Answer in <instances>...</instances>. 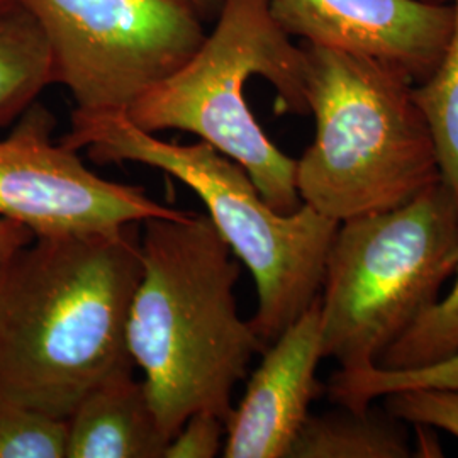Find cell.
<instances>
[{
	"instance_id": "9c48e42d",
	"label": "cell",
	"mask_w": 458,
	"mask_h": 458,
	"mask_svg": "<svg viewBox=\"0 0 458 458\" xmlns=\"http://www.w3.org/2000/svg\"><path fill=\"white\" fill-rule=\"evenodd\" d=\"M284 31L308 45L367 56L423 82L452 31L450 2L268 0Z\"/></svg>"
},
{
	"instance_id": "4fadbf2b",
	"label": "cell",
	"mask_w": 458,
	"mask_h": 458,
	"mask_svg": "<svg viewBox=\"0 0 458 458\" xmlns=\"http://www.w3.org/2000/svg\"><path fill=\"white\" fill-rule=\"evenodd\" d=\"M306 420L287 458H408L411 443L404 423L391 412L340 406Z\"/></svg>"
},
{
	"instance_id": "8992f818",
	"label": "cell",
	"mask_w": 458,
	"mask_h": 458,
	"mask_svg": "<svg viewBox=\"0 0 458 458\" xmlns=\"http://www.w3.org/2000/svg\"><path fill=\"white\" fill-rule=\"evenodd\" d=\"M457 263V208L442 182L340 223L318 295L323 359L344 370L377 365L440 299Z\"/></svg>"
},
{
	"instance_id": "d6986e66",
	"label": "cell",
	"mask_w": 458,
	"mask_h": 458,
	"mask_svg": "<svg viewBox=\"0 0 458 458\" xmlns=\"http://www.w3.org/2000/svg\"><path fill=\"white\" fill-rule=\"evenodd\" d=\"M226 421L211 411L191 414L170 438L164 458H214L223 452Z\"/></svg>"
},
{
	"instance_id": "7c38bea8",
	"label": "cell",
	"mask_w": 458,
	"mask_h": 458,
	"mask_svg": "<svg viewBox=\"0 0 458 458\" xmlns=\"http://www.w3.org/2000/svg\"><path fill=\"white\" fill-rule=\"evenodd\" d=\"M56 83L48 39L21 0H0V128Z\"/></svg>"
},
{
	"instance_id": "ba28073f",
	"label": "cell",
	"mask_w": 458,
	"mask_h": 458,
	"mask_svg": "<svg viewBox=\"0 0 458 458\" xmlns=\"http://www.w3.org/2000/svg\"><path fill=\"white\" fill-rule=\"evenodd\" d=\"M55 126V115L34 102L0 140V217L34 236H56L185 213L153 200L143 187L98 177L75 149L53 140Z\"/></svg>"
},
{
	"instance_id": "e0dca14e",
	"label": "cell",
	"mask_w": 458,
	"mask_h": 458,
	"mask_svg": "<svg viewBox=\"0 0 458 458\" xmlns=\"http://www.w3.org/2000/svg\"><path fill=\"white\" fill-rule=\"evenodd\" d=\"M66 420L0 399V458H65Z\"/></svg>"
},
{
	"instance_id": "6da1fadb",
	"label": "cell",
	"mask_w": 458,
	"mask_h": 458,
	"mask_svg": "<svg viewBox=\"0 0 458 458\" xmlns=\"http://www.w3.org/2000/svg\"><path fill=\"white\" fill-rule=\"evenodd\" d=\"M141 276L134 225L34 236L0 274V399L66 420L132 369L128 314Z\"/></svg>"
},
{
	"instance_id": "7a4b0ae2",
	"label": "cell",
	"mask_w": 458,
	"mask_h": 458,
	"mask_svg": "<svg viewBox=\"0 0 458 458\" xmlns=\"http://www.w3.org/2000/svg\"><path fill=\"white\" fill-rule=\"evenodd\" d=\"M126 344L170 438L197 411L225 421L231 395L265 344L238 312L240 260L206 214L149 217Z\"/></svg>"
},
{
	"instance_id": "8fae6325",
	"label": "cell",
	"mask_w": 458,
	"mask_h": 458,
	"mask_svg": "<svg viewBox=\"0 0 458 458\" xmlns=\"http://www.w3.org/2000/svg\"><path fill=\"white\" fill-rule=\"evenodd\" d=\"M166 443L132 369L106 378L66 418L65 458H164Z\"/></svg>"
},
{
	"instance_id": "5bb4252c",
	"label": "cell",
	"mask_w": 458,
	"mask_h": 458,
	"mask_svg": "<svg viewBox=\"0 0 458 458\" xmlns=\"http://www.w3.org/2000/svg\"><path fill=\"white\" fill-rule=\"evenodd\" d=\"M450 5L452 31L442 58L428 79L414 85V98L435 141L442 183L458 213V0Z\"/></svg>"
},
{
	"instance_id": "5b68a950",
	"label": "cell",
	"mask_w": 458,
	"mask_h": 458,
	"mask_svg": "<svg viewBox=\"0 0 458 458\" xmlns=\"http://www.w3.org/2000/svg\"><path fill=\"white\" fill-rule=\"evenodd\" d=\"M196 53L138 98L126 115L148 132H192L242 165L278 213L302 200L295 162L276 147L248 107L245 83L259 75L277 92L280 113H308L304 48L295 47L268 0H225Z\"/></svg>"
},
{
	"instance_id": "9a60e30c",
	"label": "cell",
	"mask_w": 458,
	"mask_h": 458,
	"mask_svg": "<svg viewBox=\"0 0 458 458\" xmlns=\"http://www.w3.org/2000/svg\"><path fill=\"white\" fill-rule=\"evenodd\" d=\"M420 387L458 391V352L442 360L403 370L378 365L357 370L338 369L327 380V394L331 403L360 411L387 394Z\"/></svg>"
},
{
	"instance_id": "ffe728a7",
	"label": "cell",
	"mask_w": 458,
	"mask_h": 458,
	"mask_svg": "<svg viewBox=\"0 0 458 458\" xmlns=\"http://www.w3.org/2000/svg\"><path fill=\"white\" fill-rule=\"evenodd\" d=\"M34 240V233L24 225L0 217V274L16 257L17 251L30 245Z\"/></svg>"
},
{
	"instance_id": "277c9868",
	"label": "cell",
	"mask_w": 458,
	"mask_h": 458,
	"mask_svg": "<svg viewBox=\"0 0 458 458\" xmlns=\"http://www.w3.org/2000/svg\"><path fill=\"white\" fill-rule=\"evenodd\" d=\"M62 143L75 151L85 148L96 164L164 170L192 189L255 280L259 308L250 325L265 346L318 299L338 221L304 202L293 213H278L245 168L209 143H168L138 128L126 113L73 111Z\"/></svg>"
},
{
	"instance_id": "30bf717a",
	"label": "cell",
	"mask_w": 458,
	"mask_h": 458,
	"mask_svg": "<svg viewBox=\"0 0 458 458\" xmlns=\"http://www.w3.org/2000/svg\"><path fill=\"white\" fill-rule=\"evenodd\" d=\"M323 360L319 301L263 350L245 395L226 420L223 457L287 458L310 418L312 401L325 391L316 378Z\"/></svg>"
},
{
	"instance_id": "52a82bcc",
	"label": "cell",
	"mask_w": 458,
	"mask_h": 458,
	"mask_svg": "<svg viewBox=\"0 0 458 458\" xmlns=\"http://www.w3.org/2000/svg\"><path fill=\"white\" fill-rule=\"evenodd\" d=\"M48 39L56 83L82 113H126L206 38L187 0H21Z\"/></svg>"
},
{
	"instance_id": "2e32d148",
	"label": "cell",
	"mask_w": 458,
	"mask_h": 458,
	"mask_svg": "<svg viewBox=\"0 0 458 458\" xmlns=\"http://www.w3.org/2000/svg\"><path fill=\"white\" fill-rule=\"evenodd\" d=\"M455 282L378 360L384 369H414L458 352V263Z\"/></svg>"
},
{
	"instance_id": "ac0fdd59",
	"label": "cell",
	"mask_w": 458,
	"mask_h": 458,
	"mask_svg": "<svg viewBox=\"0 0 458 458\" xmlns=\"http://www.w3.org/2000/svg\"><path fill=\"white\" fill-rule=\"evenodd\" d=\"M382 399L386 411L403 423L443 429L458 440V391L403 389Z\"/></svg>"
},
{
	"instance_id": "44dd1931",
	"label": "cell",
	"mask_w": 458,
	"mask_h": 458,
	"mask_svg": "<svg viewBox=\"0 0 458 458\" xmlns=\"http://www.w3.org/2000/svg\"><path fill=\"white\" fill-rule=\"evenodd\" d=\"M197 13L200 14V17L206 21V19H216L219 11H221V5L225 0H187Z\"/></svg>"
},
{
	"instance_id": "3957f363",
	"label": "cell",
	"mask_w": 458,
	"mask_h": 458,
	"mask_svg": "<svg viewBox=\"0 0 458 458\" xmlns=\"http://www.w3.org/2000/svg\"><path fill=\"white\" fill-rule=\"evenodd\" d=\"M304 94L316 121L295 162L304 204L346 219L399 208L442 182L416 83L367 56L308 45Z\"/></svg>"
}]
</instances>
